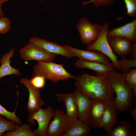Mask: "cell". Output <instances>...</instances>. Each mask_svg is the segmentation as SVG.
<instances>
[{
	"instance_id": "2",
	"label": "cell",
	"mask_w": 136,
	"mask_h": 136,
	"mask_svg": "<svg viewBox=\"0 0 136 136\" xmlns=\"http://www.w3.org/2000/svg\"><path fill=\"white\" fill-rule=\"evenodd\" d=\"M103 76L115 93L116 96L112 103L118 113L128 110L133 105L135 97L125 81L126 75L114 70Z\"/></svg>"
},
{
	"instance_id": "29",
	"label": "cell",
	"mask_w": 136,
	"mask_h": 136,
	"mask_svg": "<svg viewBox=\"0 0 136 136\" xmlns=\"http://www.w3.org/2000/svg\"><path fill=\"white\" fill-rule=\"evenodd\" d=\"M114 0H90L87 1H82V4L85 6L88 4L92 3L96 7L103 6L107 7L113 3Z\"/></svg>"
},
{
	"instance_id": "11",
	"label": "cell",
	"mask_w": 136,
	"mask_h": 136,
	"mask_svg": "<svg viewBox=\"0 0 136 136\" xmlns=\"http://www.w3.org/2000/svg\"><path fill=\"white\" fill-rule=\"evenodd\" d=\"M66 50L73 54L79 59L95 61L105 63H111L109 59L101 53L96 51L84 50L78 49L68 45L63 46Z\"/></svg>"
},
{
	"instance_id": "8",
	"label": "cell",
	"mask_w": 136,
	"mask_h": 136,
	"mask_svg": "<svg viewBox=\"0 0 136 136\" xmlns=\"http://www.w3.org/2000/svg\"><path fill=\"white\" fill-rule=\"evenodd\" d=\"M29 43L35 45L47 52L55 55H60L68 58L75 56L73 54L63 46L36 36L31 38L29 40Z\"/></svg>"
},
{
	"instance_id": "14",
	"label": "cell",
	"mask_w": 136,
	"mask_h": 136,
	"mask_svg": "<svg viewBox=\"0 0 136 136\" xmlns=\"http://www.w3.org/2000/svg\"><path fill=\"white\" fill-rule=\"evenodd\" d=\"M109 45L114 52L122 58L129 55L132 43L125 38L118 36H108Z\"/></svg>"
},
{
	"instance_id": "21",
	"label": "cell",
	"mask_w": 136,
	"mask_h": 136,
	"mask_svg": "<svg viewBox=\"0 0 136 136\" xmlns=\"http://www.w3.org/2000/svg\"><path fill=\"white\" fill-rule=\"evenodd\" d=\"M134 133L133 126L130 122L122 121L110 131L106 132V136H133Z\"/></svg>"
},
{
	"instance_id": "35",
	"label": "cell",
	"mask_w": 136,
	"mask_h": 136,
	"mask_svg": "<svg viewBox=\"0 0 136 136\" xmlns=\"http://www.w3.org/2000/svg\"><path fill=\"white\" fill-rule=\"evenodd\" d=\"M39 0L41 2H42L44 1V0Z\"/></svg>"
},
{
	"instance_id": "17",
	"label": "cell",
	"mask_w": 136,
	"mask_h": 136,
	"mask_svg": "<svg viewBox=\"0 0 136 136\" xmlns=\"http://www.w3.org/2000/svg\"><path fill=\"white\" fill-rule=\"evenodd\" d=\"M75 66L77 68H85L92 70L96 72L97 75L103 76L114 69L111 63L106 64L80 59H79L75 62Z\"/></svg>"
},
{
	"instance_id": "16",
	"label": "cell",
	"mask_w": 136,
	"mask_h": 136,
	"mask_svg": "<svg viewBox=\"0 0 136 136\" xmlns=\"http://www.w3.org/2000/svg\"><path fill=\"white\" fill-rule=\"evenodd\" d=\"M118 113L112 103L106 102L101 121V128L106 132L111 130L118 122Z\"/></svg>"
},
{
	"instance_id": "10",
	"label": "cell",
	"mask_w": 136,
	"mask_h": 136,
	"mask_svg": "<svg viewBox=\"0 0 136 136\" xmlns=\"http://www.w3.org/2000/svg\"><path fill=\"white\" fill-rule=\"evenodd\" d=\"M52 120L49 123L47 130L48 136H62L70 124L63 111L58 109L54 111Z\"/></svg>"
},
{
	"instance_id": "6",
	"label": "cell",
	"mask_w": 136,
	"mask_h": 136,
	"mask_svg": "<svg viewBox=\"0 0 136 136\" xmlns=\"http://www.w3.org/2000/svg\"><path fill=\"white\" fill-rule=\"evenodd\" d=\"M102 27L103 25L92 23L85 17L79 20L76 26L81 41L87 46L92 44L96 40Z\"/></svg>"
},
{
	"instance_id": "25",
	"label": "cell",
	"mask_w": 136,
	"mask_h": 136,
	"mask_svg": "<svg viewBox=\"0 0 136 136\" xmlns=\"http://www.w3.org/2000/svg\"><path fill=\"white\" fill-rule=\"evenodd\" d=\"M17 104L14 111L13 112L7 110L0 104V114L5 117L8 120H10L14 122L18 125L22 124L21 121L20 119L15 114Z\"/></svg>"
},
{
	"instance_id": "27",
	"label": "cell",
	"mask_w": 136,
	"mask_h": 136,
	"mask_svg": "<svg viewBox=\"0 0 136 136\" xmlns=\"http://www.w3.org/2000/svg\"><path fill=\"white\" fill-rule=\"evenodd\" d=\"M126 10V14L129 16L135 17L136 16V0H123Z\"/></svg>"
},
{
	"instance_id": "18",
	"label": "cell",
	"mask_w": 136,
	"mask_h": 136,
	"mask_svg": "<svg viewBox=\"0 0 136 136\" xmlns=\"http://www.w3.org/2000/svg\"><path fill=\"white\" fill-rule=\"evenodd\" d=\"M108 35L123 37L131 43H136V19L124 25L110 30Z\"/></svg>"
},
{
	"instance_id": "13",
	"label": "cell",
	"mask_w": 136,
	"mask_h": 136,
	"mask_svg": "<svg viewBox=\"0 0 136 136\" xmlns=\"http://www.w3.org/2000/svg\"><path fill=\"white\" fill-rule=\"evenodd\" d=\"M73 93L77 107L78 119L89 125L88 115L92 100L76 88Z\"/></svg>"
},
{
	"instance_id": "1",
	"label": "cell",
	"mask_w": 136,
	"mask_h": 136,
	"mask_svg": "<svg viewBox=\"0 0 136 136\" xmlns=\"http://www.w3.org/2000/svg\"><path fill=\"white\" fill-rule=\"evenodd\" d=\"M75 79L76 89L91 100L112 103L114 93L104 77L82 74Z\"/></svg>"
},
{
	"instance_id": "28",
	"label": "cell",
	"mask_w": 136,
	"mask_h": 136,
	"mask_svg": "<svg viewBox=\"0 0 136 136\" xmlns=\"http://www.w3.org/2000/svg\"><path fill=\"white\" fill-rule=\"evenodd\" d=\"M45 78L40 75L33 76L30 79L32 85L35 88L40 89L43 88L45 84Z\"/></svg>"
},
{
	"instance_id": "19",
	"label": "cell",
	"mask_w": 136,
	"mask_h": 136,
	"mask_svg": "<svg viewBox=\"0 0 136 136\" xmlns=\"http://www.w3.org/2000/svg\"><path fill=\"white\" fill-rule=\"evenodd\" d=\"M15 48L11 49L6 53L0 59L1 65L0 66V78L3 77L12 75L19 77L21 74L19 69L12 67L10 65L11 58L15 52Z\"/></svg>"
},
{
	"instance_id": "31",
	"label": "cell",
	"mask_w": 136,
	"mask_h": 136,
	"mask_svg": "<svg viewBox=\"0 0 136 136\" xmlns=\"http://www.w3.org/2000/svg\"><path fill=\"white\" fill-rule=\"evenodd\" d=\"M129 59H136V43L132 44L130 49L129 55Z\"/></svg>"
},
{
	"instance_id": "23",
	"label": "cell",
	"mask_w": 136,
	"mask_h": 136,
	"mask_svg": "<svg viewBox=\"0 0 136 136\" xmlns=\"http://www.w3.org/2000/svg\"><path fill=\"white\" fill-rule=\"evenodd\" d=\"M118 63L121 71L126 76L132 68H136V59H127L125 58L118 59Z\"/></svg>"
},
{
	"instance_id": "3",
	"label": "cell",
	"mask_w": 136,
	"mask_h": 136,
	"mask_svg": "<svg viewBox=\"0 0 136 136\" xmlns=\"http://www.w3.org/2000/svg\"><path fill=\"white\" fill-rule=\"evenodd\" d=\"M63 65L52 61L38 62L33 67L32 76H42L53 83L75 79L76 77L69 73Z\"/></svg>"
},
{
	"instance_id": "33",
	"label": "cell",
	"mask_w": 136,
	"mask_h": 136,
	"mask_svg": "<svg viewBox=\"0 0 136 136\" xmlns=\"http://www.w3.org/2000/svg\"><path fill=\"white\" fill-rule=\"evenodd\" d=\"M4 16V12L3 11L2 7H0V18Z\"/></svg>"
},
{
	"instance_id": "9",
	"label": "cell",
	"mask_w": 136,
	"mask_h": 136,
	"mask_svg": "<svg viewBox=\"0 0 136 136\" xmlns=\"http://www.w3.org/2000/svg\"><path fill=\"white\" fill-rule=\"evenodd\" d=\"M19 81L27 88L29 92L26 110L29 114L33 113L45 104L44 100L41 97L40 89L34 87L30 82V79L26 78H21Z\"/></svg>"
},
{
	"instance_id": "4",
	"label": "cell",
	"mask_w": 136,
	"mask_h": 136,
	"mask_svg": "<svg viewBox=\"0 0 136 136\" xmlns=\"http://www.w3.org/2000/svg\"><path fill=\"white\" fill-rule=\"evenodd\" d=\"M109 27L108 22L103 25L101 31L96 40L92 44L87 46L86 49L97 51L104 54L109 59L114 69L121 72L118 57L112 50L108 41V35L110 30Z\"/></svg>"
},
{
	"instance_id": "20",
	"label": "cell",
	"mask_w": 136,
	"mask_h": 136,
	"mask_svg": "<svg viewBox=\"0 0 136 136\" xmlns=\"http://www.w3.org/2000/svg\"><path fill=\"white\" fill-rule=\"evenodd\" d=\"M90 126L78 119L71 122L62 136H84L91 131Z\"/></svg>"
},
{
	"instance_id": "34",
	"label": "cell",
	"mask_w": 136,
	"mask_h": 136,
	"mask_svg": "<svg viewBox=\"0 0 136 136\" xmlns=\"http://www.w3.org/2000/svg\"><path fill=\"white\" fill-rule=\"evenodd\" d=\"M9 0H0V7H2V4L5 2Z\"/></svg>"
},
{
	"instance_id": "24",
	"label": "cell",
	"mask_w": 136,
	"mask_h": 136,
	"mask_svg": "<svg viewBox=\"0 0 136 136\" xmlns=\"http://www.w3.org/2000/svg\"><path fill=\"white\" fill-rule=\"evenodd\" d=\"M16 124L14 122L8 121L2 115H0V136L5 132L14 131Z\"/></svg>"
},
{
	"instance_id": "15",
	"label": "cell",
	"mask_w": 136,
	"mask_h": 136,
	"mask_svg": "<svg viewBox=\"0 0 136 136\" xmlns=\"http://www.w3.org/2000/svg\"><path fill=\"white\" fill-rule=\"evenodd\" d=\"M91 100L88 117L89 125L94 128H101V121L106 102L100 100Z\"/></svg>"
},
{
	"instance_id": "7",
	"label": "cell",
	"mask_w": 136,
	"mask_h": 136,
	"mask_svg": "<svg viewBox=\"0 0 136 136\" xmlns=\"http://www.w3.org/2000/svg\"><path fill=\"white\" fill-rule=\"evenodd\" d=\"M19 54L21 58L24 60H34L38 62L52 61L56 56L29 43L21 49Z\"/></svg>"
},
{
	"instance_id": "30",
	"label": "cell",
	"mask_w": 136,
	"mask_h": 136,
	"mask_svg": "<svg viewBox=\"0 0 136 136\" xmlns=\"http://www.w3.org/2000/svg\"><path fill=\"white\" fill-rule=\"evenodd\" d=\"M11 24L9 19L6 17L0 18V34L7 33L10 30Z\"/></svg>"
},
{
	"instance_id": "26",
	"label": "cell",
	"mask_w": 136,
	"mask_h": 136,
	"mask_svg": "<svg viewBox=\"0 0 136 136\" xmlns=\"http://www.w3.org/2000/svg\"><path fill=\"white\" fill-rule=\"evenodd\" d=\"M125 80L132 89L135 97H136V68L131 69L126 75Z\"/></svg>"
},
{
	"instance_id": "32",
	"label": "cell",
	"mask_w": 136,
	"mask_h": 136,
	"mask_svg": "<svg viewBox=\"0 0 136 136\" xmlns=\"http://www.w3.org/2000/svg\"><path fill=\"white\" fill-rule=\"evenodd\" d=\"M130 113L132 118L135 122L136 121V108H131L130 110Z\"/></svg>"
},
{
	"instance_id": "22",
	"label": "cell",
	"mask_w": 136,
	"mask_h": 136,
	"mask_svg": "<svg viewBox=\"0 0 136 136\" xmlns=\"http://www.w3.org/2000/svg\"><path fill=\"white\" fill-rule=\"evenodd\" d=\"M4 136H37L31 130L30 125L25 123L21 124L20 126L16 124L15 130L13 131L7 132L5 134H3Z\"/></svg>"
},
{
	"instance_id": "5",
	"label": "cell",
	"mask_w": 136,
	"mask_h": 136,
	"mask_svg": "<svg viewBox=\"0 0 136 136\" xmlns=\"http://www.w3.org/2000/svg\"><path fill=\"white\" fill-rule=\"evenodd\" d=\"M54 110L50 106L45 109L41 108L34 113L29 114L27 118V122L31 125H35L36 120L38 124L37 128L33 132L39 136H48L47 130L49 122L53 117Z\"/></svg>"
},
{
	"instance_id": "12",
	"label": "cell",
	"mask_w": 136,
	"mask_h": 136,
	"mask_svg": "<svg viewBox=\"0 0 136 136\" xmlns=\"http://www.w3.org/2000/svg\"><path fill=\"white\" fill-rule=\"evenodd\" d=\"M56 95L58 101L65 105V115L70 123L78 119L77 107L73 93H57Z\"/></svg>"
}]
</instances>
